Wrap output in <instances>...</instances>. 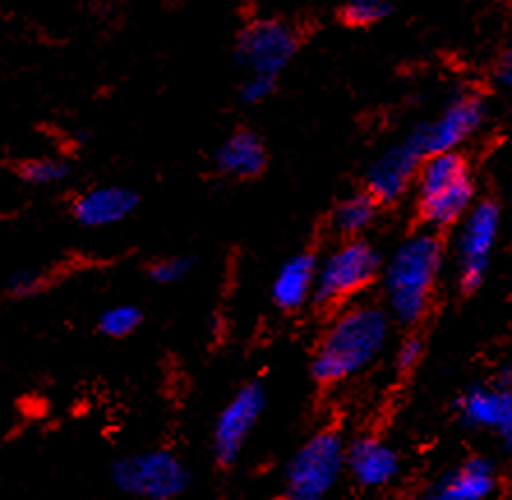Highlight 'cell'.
Returning a JSON list of instances; mask_svg holds the SVG:
<instances>
[{"mask_svg":"<svg viewBox=\"0 0 512 500\" xmlns=\"http://www.w3.org/2000/svg\"><path fill=\"white\" fill-rule=\"evenodd\" d=\"M423 358H425V339L418 335V330H409L395 346L393 367L399 376H409L420 367Z\"/></svg>","mask_w":512,"mask_h":500,"instance_id":"cell-23","label":"cell"},{"mask_svg":"<svg viewBox=\"0 0 512 500\" xmlns=\"http://www.w3.org/2000/svg\"><path fill=\"white\" fill-rule=\"evenodd\" d=\"M268 166V148L259 134L247 127L233 130L215 150V169L233 180L259 178Z\"/></svg>","mask_w":512,"mask_h":500,"instance_id":"cell-17","label":"cell"},{"mask_svg":"<svg viewBox=\"0 0 512 500\" xmlns=\"http://www.w3.org/2000/svg\"><path fill=\"white\" fill-rule=\"evenodd\" d=\"M402 454L381 434H360L349 441V480L363 491H383L399 480Z\"/></svg>","mask_w":512,"mask_h":500,"instance_id":"cell-13","label":"cell"},{"mask_svg":"<svg viewBox=\"0 0 512 500\" xmlns=\"http://www.w3.org/2000/svg\"><path fill=\"white\" fill-rule=\"evenodd\" d=\"M494 81L499 83L501 88L512 90V44H510L506 51H503V56L499 58V63H496Z\"/></svg>","mask_w":512,"mask_h":500,"instance_id":"cell-26","label":"cell"},{"mask_svg":"<svg viewBox=\"0 0 512 500\" xmlns=\"http://www.w3.org/2000/svg\"><path fill=\"white\" fill-rule=\"evenodd\" d=\"M416 217L423 229L443 233L457 229L478 203L476 178L462 150L429 155L416 178Z\"/></svg>","mask_w":512,"mask_h":500,"instance_id":"cell-3","label":"cell"},{"mask_svg":"<svg viewBox=\"0 0 512 500\" xmlns=\"http://www.w3.org/2000/svg\"><path fill=\"white\" fill-rule=\"evenodd\" d=\"M277 83H280V79H275V77H263V74H245V79L240 81V88H238L240 102L247 106L268 102L270 97L275 95Z\"/></svg>","mask_w":512,"mask_h":500,"instance_id":"cell-24","label":"cell"},{"mask_svg":"<svg viewBox=\"0 0 512 500\" xmlns=\"http://www.w3.org/2000/svg\"><path fill=\"white\" fill-rule=\"evenodd\" d=\"M395 328L381 300L360 298L330 312L310 360L312 381L335 388L363 376L388 351Z\"/></svg>","mask_w":512,"mask_h":500,"instance_id":"cell-1","label":"cell"},{"mask_svg":"<svg viewBox=\"0 0 512 500\" xmlns=\"http://www.w3.org/2000/svg\"><path fill=\"white\" fill-rule=\"evenodd\" d=\"M194 270V259L187 254L160 256L148 265V277L160 286H173L185 282Z\"/></svg>","mask_w":512,"mask_h":500,"instance_id":"cell-22","label":"cell"},{"mask_svg":"<svg viewBox=\"0 0 512 500\" xmlns=\"http://www.w3.org/2000/svg\"><path fill=\"white\" fill-rule=\"evenodd\" d=\"M319 254L296 252L277 268L270 282V302L284 314H296L307 305H314L316 277H319Z\"/></svg>","mask_w":512,"mask_h":500,"instance_id":"cell-16","label":"cell"},{"mask_svg":"<svg viewBox=\"0 0 512 500\" xmlns=\"http://www.w3.org/2000/svg\"><path fill=\"white\" fill-rule=\"evenodd\" d=\"M111 480L125 496L137 500H178L190 489V468L169 448H148L118 457Z\"/></svg>","mask_w":512,"mask_h":500,"instance_id":"cell-6","label":"cell"},{"mask_svg":"<svg viewBox=\"0 0 512 500\" xmlns=\"http://www.w3.org/2000/svg\"><path fill=\"white\" fill-rule=\"evenodd\" d=\"M455 413L466 429L492 436L512 454V390L501 381L473 383L455 399Z\"/></svg>","mask_w":512,"mask_h":500,"instance_id":"cell-11","label":"cell"},{"mask_svg":"<svg viewBox=\"0 0 512 500\" xmlns=\"http://www.w3.org/2000/svg\"><path fill=\"white\" fill-rule=\"evenodd\" d=\"M390 14H393L390 0H344L337 17L346 28H372L386 21Z\"/></svg>","mask_w":512,"mask_h":500,"instance_id":"cell-21","label":"cell"},{"mask_svg":"<svg viewBox=\"0 0 512 500\" xmlns=\"http://www.w3.org/2000/svg\"><path fill=\"white\" fill-rule=\"evenodd\" d=\"M44 286H47V275L35 268H26L14 272L10 282H7V291H10L14 298H30V295L40 293Z\"/></svg>","mask_w":512,"mask_h":500,"instance_id":"cell-25","label":"cell"},{"mask_svg":"<svg viewBox=\"0 0 512 500\" xmlns=\"http://www.w3.org/2000/svg\"><path fill=\"white\" fill-rule=\"evenodd\" d=\"M303 35L286 19L259 17L238 30L233 58L245 74H263L280 79L296 60Z\"/></svg>","mask_w":512,"mask_h":500,"instance_id":"cell-7","label":"cell"},{"mask_svg":"<svg viewBox=\"0 0 512 500\" xmlns=\"http://www.w3.org/2000/svg\"><path fill=\"white\" fill-rule=\"evenodd\" d=\"M72 166L54 155L28 157L17 164V176L30 187H56L70 178Z\"/></svg>","mask_w":512,"mask_h":500,"instance_id":"cell-19","label":"cell"},{"mask_svg":"<svg viewBox=\"0 0 512 500\" xmlns=\"http://www.w3.org/2000/svg\"><path fill=\"white\" fill-rule=\"evenodd\" d=\"M496 381H501L503 385H508V388L512 390V362L501 369V374L496 376Z\"/></svg>","mask_w":512,"mask_h":500,"instance_id":"cell-27","label":"cell"},{"mask_svg":"<svg viewBox=\"0 0 512 500\" xmlns=\"http://www.w3.org/2000/svg\"><path fill=\"white\" fill-rule=\"evenodd\" d=\"M506 3H508V5H512V0H506Z\"/></svg>","mask_w":512,"mask_h":500,"instance_id":"cell-28","label":"cell"},{"mask_svg":"<svg viewBox=\"0 0 512 500\" xmlns=\"http://www.w3.org/2000/svg\"><path fill=\"white\" fill-rule=\"evenodd\" d=\"M381 208V203L365 187L358 189V192L346 194L330 212V231L335 233L337 240L367 238V231L376 224Z\"/></svg>","mask_w":512,"mask_h":500,"instance_id":"cell-18","label":"cell"},{"mask_svg":"<svg viewBox=\"0 0 512 500\" xmlns=\"http://www.w3.org/2000/svg\"><path fill=\"white\" fill-rule=\"evenodd\" d=\"M268 395L261 381H247L233 392L227 404L220 408L210 431V450L217 466L231 468L238 464L247 441L259 427L266 413Z\"/></svg>","mask_w":512,"mask_h":500,"instance_id":"cell-10","label":"cell"},{"mask_svg":"<svg viewBox=\"0 0 512 500\" xmlns=\"http://www.w3.org/2000/svg\"><path fill=\"white\" fill-rule=\"evenodd\" d=\"M139 208V194L127 185H95L70 203L74 222L84 229H109L123 224Z\"/></svg>","mask_w":512,"mask_h":500,"instance_id":"cell-14","label":"cell"},{"mask_svg":"<svg viewBox=\"0 0 512 500\" xmlns=\"http://www.w3.org/2000/svg\"><path fill=\"white\" fill-rule=\"evenodd\" d=\"M446 265V242L429 229H416L386 256L379 279L381 305L397 328L418 330L434 307L436 286Z\"/></svg>","mask_w":512,"mask_h":500,"instance_id":"cell-2","label":"cell"},{"mask_svg":"<svg viewBox=\"0 0 512 500\" xmlns=\"http://www.w3.org/2000/svg\"><path fill=\"white\" fill-rule=\"evenodd\" d=\"M489 118V102L478 90H464L455 95L441 113L427 123L413 127L409 136L423 150L425 157L455 153L483 130Z\"/></svg>","mask_w":512,"mask_h":500,"instance_id":"cell-9","label":"cell"},{"mask_svg":"<svg viewBox=\"0 0 512 500\" xmlns=\"http://www.w3.org/2000/svg\"><path fill=\"white\" fill-rule=\"evenodd\" d=\"M455 275L459 291L471 295L485 284L501 233V208L492 199H478L455 229Z\"/></svg>","mask_w":512,"mask_h":500,"instance_id":"cell-8","label":"cell"},{"mask_svg":"<svg viewBox=\"0 0 512 500\" xmlns=\"http://www.w3.org/2000/svg\"><path fill=\"white\" fill-rule=\"evenodd\" d=\"M499 489V466L485 454H471L429 487L420 500H489Z\"/></svg>","mask_w":512,"mask_h":500,"instance_id":"cell-15","label":"cell"},{"mask_svg":"<svg viewBox=\"0 0 512 500\" xmlns=\"http://www.w3.org/2000/svg\"><path fill=\"white\" fill-rule=\"evenodd\" d=\"M383 256L370 238L337 240L319 259L314 305L335 312L379 284Z\"/></svg>","mask_w":512,"mask_h":500,"instance_id":"cell-5","label":"cell"},{"mask_svg":"<svg viewBox=\"0 0 512 500\" xmlns=\"http://www.w3.org/2000/svg\"><path fill=\"white\" fill-rule=\"evenodd\" d=\"M143 323V312L132 302L111 305L97 316V330L107 339H127L139 330Z\"/></svg>","mask_w":512,"mask_h":500,"instance_id":"cell-20","label":"cell"},{"mask_svg":"<svg viewBox=\"0 0 512 500\" xmlns=\"http://www.w3.org/2000/svg\"><path fill=\"white\" fill-rule=\"evenodd\" d=\"M349 461V441L337 427L312 431L286 461L284 500H328L340 489Z\"/></svg>","mask_w":512,"mask_h":500,"instance_id":"cell-4","label":"cell"},{"mask_svg":"<svg viewBox=\"0 0 512 500\" xmlns=\"http://www.w3.org/2000/svg\"><path fill=\"white\" fill-rule=\"evenodd\" d=\"M425 153L409 134L376 155L365 171L363 187L381 206H395L416 189V178Z\"/></svg>","mask_w":512,"mask_h":500,"instance_id":"cell-12","label":"cell"}]
</instances>
